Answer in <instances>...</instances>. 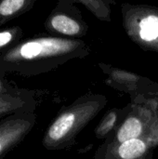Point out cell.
<instances>
[{
  "mask_svg": "<svg viewBox=\"0 0 158 159\" xmlns=\"http://www.w3.org/2000/svg\"><path fill=\"white\" fill-rule=\"evenodd\" d=\"M25 89H20L16 84L7 77V74L0 71V95L6 94H16L22 92Z\"/></svg>",
  "mask_w": 158,
  "mask_h": 159,
  "instance_id": "obj_12",
  "label": "cell"
},
{
  "mask_svg": "<svg viewBox=\"0 0 158 159\" xmlns=\"http://www.w3.org/2000/svg\"><path fill=\"white\" fill-rule=\"evenodd\" d=\"M33 99L27 90L16 94L0 95V119L17 113L31 112Z\"/></svg>",
  "mask_w": 158,
  "mask_h": 159,
  "instance_id": "obj_5",
  "label": "cell"
},
{
  "mask_svg": "<svg viewBox=\"0 0 158 159\" xmlns=\"http://www.w3.org/2000/svg\"><path fill=\"white\" fill-rule=\"evenodd\" d=\"M88 48L83 39L39 34L20 40L0 54V71L23 76L38 74L73 56L85 55Z\"/></svg>",
  "mask_w": 158,
  "mask_h": 159,
  "instance_id": "obj_1",
  "label": "cell"
},
{
  "mask_svg": "<svg viewBox=\"0 0 158 159\" xmlns=\"http://www.w3.org/2000/svg\"><path fill=\"white\" fill-rule=\"evenodd\" d=\"M44 26L48 34L70 39H81L89 30L77 3L73 0H57Z\"/></svg>",
  "mask_w": 158,
  "mask_h": 159,
  "instance_id": "obj_3",
  "label": "cell"
},
{
  "mask_svg": "<svg viewBox=\"0 0 158 159\" xmlns=\"http://www.w3.org/2000/svg\"><path fill=\"white\" fill-rule=\"evenodd\" d=\"M33 122L31 112L17 113L0 119V159L12 152L23 141Z\"/></svg>",
  "mask_w": 158,
  "mask_h": 159,
  "instance_id": "obj_4",
  "label": "cell"
},
{
  "mask_svg": "<svg viewBox=\"0 0 158 159\" xmlns=\"http://www.w3.org/2000/svg\"><path fill=\"white\" fill-rule=\"evenodd\" d=\"M145 144L138 140L133 139L125 142L119 147V155L124 159H135L141 157L145 152Z\"/></svg>",
  "mask_w": 158,
  "mask_h": 159,
  "instance_id": "obj_10",
  "label": "cell"
},
{
  "mask_svg": "<svg viewBox=\"0 0 158 159\" xmlns=\"http://www.w3.org/2000/svg\"><path fill=\"white\" fill-rule=\"evenodd\" d=\"M37 0H0V28L32 9Z\"/></svg>",
  "mask_w": 158,
  "mask_h": 159,
  "instance_id": "obj_6",
  "label": "cell"
},
{
  "mask_svg": "<svg viewBox=\"0 0 158 159\" xmlns=\"http://www.w3.org/2000/svg\"><path fill=\"white\" fill-rule=\"evenodd\" d=\"M83 5L94 17L101 21L110 22L112 20V7L116 0H73Z\"/></svg>",
  "mask_w": 158,
  "mask_h": 159,
  "instance_id": "obj_7",
  "label": "cell"
},
{
  "mask_svg": "<svg viewBox=\"0 0 158 159\" xmlns=\"http://www.w3.org/2000/svg\"><path fill=\"white\" fill-rule=\"evenodd\" d=\"M121 14L129 38L143 48L158 51V7L123 3Z\"/></svg>",
  "mask_w": 158,
  "mask_h": 159,
  "instance_id": "obj_2",
  "label": "cell"
},
{
  "mask_svg": "<svg viewBox=\"0 0 158 159\" xmlns=\"http://www.w3.org/2000/svg\"><path fill=\"white\" fill-rule=\"evenodd\" d=\"M142 131V124L137 118H129L128 119L121 129L118 131V140L122 143L128 142L129 140L137 139V137L141 134Z\"/></svg>",
  "mask_w": 158,
  "mask_h": 159,
  "instance_id": "obj_11",
  "label": "cell"
},
{
  "mask_svg": "<svg viewBox=\"0 0 158 159\" xmlns=\"http://www.w3.org/2000/svg\"><path fill=\"white\" fill-rule=\"evenodd\" d=\"M74 121V116L73 114H65L60 116L49 128L47 131V140L50 142L60 141L64 137L71 129Z\"/></svg>",
  "mask_w": 158,
  "mask_h": 159,
  "instance_id": "obj_8",
  "label": "cell"
},
{
  "mask_svg": "<svg viewBox=\"0 0 158 159\" xmlns=\"http://www.w3.org/2000/svg\"><path fill=\"white\" fill-rule=\"evenodd\" d=\"M23 39V30L20 26L0 29V54L7 51Z\"/></svg>",
  "mask_w": 158,
  "mask_h": 159,
  "instance_id": "obj_9",
  "label": "cell"
}]
</instances>
